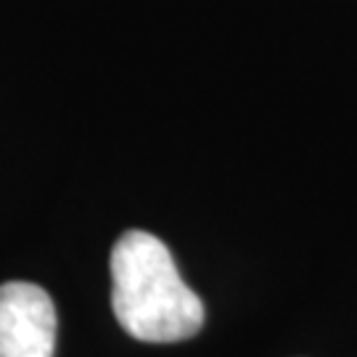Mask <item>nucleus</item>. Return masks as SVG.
I'll return each mask as SVG.
<instances>
[{
	"mask_svg": "<svg viewBox=\"0 0 357 357\" xmlns=\"http://www.w3.org/2000/svg\"><path fill=\"white\" fill-rule=\"evenodd\" d=\"M112 307L138 342L172 344L204 326V305L180 278L165 243L146 230H128L112 252Z\"/></svg>",
	"mask_w": 357,
	"mask_h": 357,
	"instance_id": "f257e3e1",
	"label": "nucleus"
},
{
	"mask_svg": "<svg viewBox=\"0 0 357 357\" xmlns=\"http://www.w3.org/2000/svg\"><path fill=\"white\" fill-rule=\"evenodd\" d=\"M56 307L45 289L26 281L0 286V357H53Z\"/></svg>",
	"mask_w": 357,
	"mask_h": 357,
	"instance_id": "f03ea898",
	"label": "nucleus"
}]
</instances>
